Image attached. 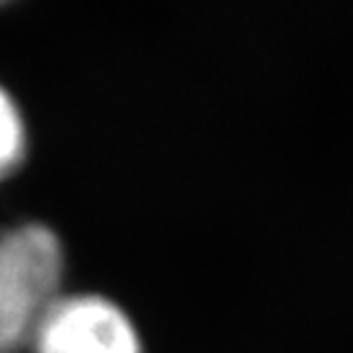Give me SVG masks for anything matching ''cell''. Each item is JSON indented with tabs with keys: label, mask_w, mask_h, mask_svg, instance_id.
<instances>
[{
	"label": "cell",
	"mask_w": 353,
	"mask_h": 353,
	"mask_svg": "<svg viewBox=\"0 0 353 353\" xmlns=\"http://www.w3.org/2000/svg\"><path fill=\"white\" fill-rule=\"evenodd\" d=\"M65 252L42 223L0 228V353H24L50 303L63 293Z\"/></svg>",
	"instance_id": "6da1fadb"
},
{
	"label": "cell",
	"mask_w": 353,
	"mask_h": 353,
	"mask_svg": "<svg viewBox=\"0 0 353 353\" xmlns=\"http://www.w3.org/2000/svg\"><path fill=\"white\" fill-rule=\"evenodd\" d=\"M29 353H144L134 319L97 293H61L37 325Z\"/></svg>",
	"instance_id": "7a4b0ae2"
},
{
	"label": "cell",
	"mask_w": 353,
	"mask_h": 353,
	"mask_svg": "<svg viewBox=\"0 0 353 353\" xmlns=\"http://www.w3.org/2000/svg\"><path fill=\"white\" fill-rule=\"evenodd\" d=\"M26 150H29V134L21 108L16 105L8 89L0 87V181L11 178L21 168L26 160Z\"/></svg>",
	"instance_id": "3957f363"
},
{
	"label": "cell",
	"mask_w": 353,
	"mask_h": 353,
	"mask_svg": "<svg viewBox=\"0 0 353 353\" xmlns=\"http://www.w3.org/2000/svg\"><path fill=\"white\" fill-rule=\"evenodd\" d=\"M6 3H11V0H0V6H6Z\"/></svg>",
	"instance_id": "277c9868"
}]
</instances>
